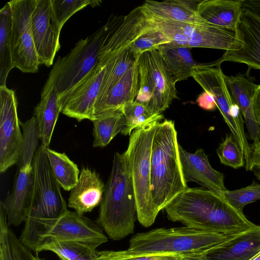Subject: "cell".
<instances>
[{
  "label": "cell",
  "mask_w": 260,
  "mask_h": 260,
  "mask_svg": "<svg viewBox=\"0 0 260 260\" xmlns=\"http://www.w3.org/2000/svg\"><path fill=\"white\" fill-rule=\"evenodd\" d=\"M32 168V194L25 225L19 239L27 248L36 253L42 232L40 220L59 217L68 210L60 185L51 171L45 147L41 144L36 152Z\"/></svg>",
  "instance_id": "277c9868"
},
{
  "label": "cell",
  "mask_w": 260,
  "mask_h": 260,
  "mask_svg": "<svg viewBox=\"0 0 260 260\" xmlns=\"http://www.w3.org/2000/svg\"><path fill=\"white\" fill-rule=\"evenodd\" d=\"M31 26L39 64L50 67L60 48V31L52 20L51 0H36Z\"/></svg>",
  "instance_id": "5bb4252c"
},
{
  "label": "cell",
  "mask_w": 260,
  "mask_h": 260,
  "mask_svg": "<svg viewBox=\"0 0 260 260\" xmlns=\"http://www.w3.org/2000/svg\"><path fill=\"white\" fill-rule=\"evenodd\" d=\"M260 252V225L230 236L213 248L208 260H250Z\"/></svg>",
  "instance_id": "ac0fdd59"
},
{
  "label": "cell",
  "mask_w": 260,
  "mask_h": 260,
  "mask_svg": "<svg viewBox=\"0 0 260 260\" xmlns=\"http://www.w3.org/2000/svg\"><path fill=\"white\" fill-rule=\"evenodd\" d=\"M50 251L59 257L69 260H96L98 251L91 247L77 242L51 241L43 243L35 254Z\"/></svg>",
  "instance_id": "d6a6232c"
},
{
  "label": "cell",
  "mask_w": 260,
  "mask_h": 260,
  "mask_svg": "<svg viewBox=\"0 0 260 260\" xmlns=\"http://www.w3.org/2000/svg\"><path fill=\"white\" fill-rule=\"evenodd\" d=\"M187 188L180 160L175 123L166 119L158 124L152 146L150 189L155 214L157 216Z\"/></svg>",
  "instance_id": "7a4b0ae2"
},
{
  "label": "cell",
  "mask_w": 260,
  "mask_h": 260,
  "mask_svg": "<svg viewBox=\"0 0 260 260\" xmlns=\"http://www.w3.org/2000/svg\"><path fill=\"white\" fill-rule=\"evenodd\" d=\"M9 3L12 15L11 41L15 68L23 73H37L40 64L31 26L36 0H13Z\"/></svg>",
  "instance_id": "8fae6325"
},
{
  "label": "cell",
  "mask_w": 260,
  "mask_h": 260,
  "mask_svg": "<svg viewBox=\"0 0 260 260\" xmlns=\"http://www.w3.org/2000/svg\"><path fill=\"white\" fill-rule=\"evenodd\" d=\"M242 42L235 33L210 24H197L188 47L227 50L242 48Z\"/></svg>",
  "instance_id": "d4e9b609"
},
{
  "label": "cell",
  "mask_w": 260,
  "mask_h": 260,
  "mask_svg": "<svg viewBox=\"0 0 260 260\" xmlns=\"http://www.w3.org/2000/svg\"><path fill=\"white\" fill-rule=\"evenodd\" d=\"M184 257L176 254L136 255L126 253L124 250L98 251L96 260H182Z\"/></svg>",
  "instance_id": "60d3db41"
},
{
  "label": "cell",
  "mask_w": 260,
  "mask_h": 260,
  "mask_svg": "<svg viewBox=\"0 0 260 260\" xmlns=\"http://www.w3.org/2000/svg\"><path fill=\"white\" fill-rule=\"evenodd\" d=\"M143 14L149 25L162 33L171 43L177 46L188 47L189 39L197 24L161 19Z\"/></svg>",
  "instance_id": "1f68e13d"
},
{
  "label": "cell",
  "mask_w": 260,
  "mask_h": 260,
  "mask_svg": "<svg viewBox=\"0 0 260 260\" xmlns=\"http://www.w3.org/2000/svg\"><path fill=\"white\" fill-rule=\"evenodd\" d=\"M39 223L42 232L39 246L51 241H72L96 249L108 241L97 222L76 211L68 210L59 217L42 219Z\"/></svg>",
  "instance_id": "30bf717a"
},
{
  "label": "cell",
  "mask_w": 260,
  "mask_h": 260,
  "mask_svg": "<svg viewBox=\"0 0 260 260\" xmlns=\"http://www.w3.org/2000/svg\"><path fill=\"white\" fill-rule=\"evenodd\" d=\"M106 186L94 170L83 168L78 181L71 190L68 206L83 215L101 204Z\"/></svg>",
  "instance_id": "ffe728a7"
},
{
  "label": "cell",
  "mask_w": 260,
  "mask_h": 260,
  "mask_svg": "<svg viewBox=\"0 0 260 260\" xmlns=\"http://www.w3.org/2000/svg\"><path fill=\"white\" fill-rule=\"evenodd\" d=\"M199 2L190 0L163 2L147 0L139 7L144 15L151 17L194 24H207L197 14V7Z\"/></svg>",
  "instance_id": "7402d4cb"
},
{
  "label": "cell",
  "mask_w": 260,
  "mask_h": 260,
  "mask_svg": "<svg viewBox=\"0 0 260 260\" xmlns=\"http://www.w3.org/2000/svg\"><path fill=\"white\" fill-rule=\"evenodd\" d=\"M179 153L183 175L186 181L196 182L203 187L222 196L228 190L223 173L213 169L202 148L194 153L185 150L179 144Z\"/></svg>",
  "instance_id": "2e32d148"
},
{
  "label": "cell",
  "mask_w": 260,
  "mask_h": 260,
  "mask_svg": "<svg viewBox=\"0 0 260 260\" xmlns=\"http://www.w3.org/2000/svg\"><path fill=\"white\" fill-rule=\"evenodd\" d=\"M168 218L185 226L230 236L255 224L218 193L204 187H188L164 209Z\"/></svg>",
  "instance_id": "6da1fadb"
},
{
  "label": "cell",
  "mask_w": 260,
  "mask_h": 260,
  "mask_svg": "<svg viewBox=\"0 0 260 260\" xmlns=\"http://www.w3.org/2000/svg\"><path fill=\"white\" fill-rule=\"evenodd\" d=\"M61 106L59 95L49 77L41 92V100L34 109L41 145L49 147Z\"/></svg>",
  "instance_id": "44dd1931"
},
{
  "label": "cell",
  "mask_w": 260,
  "mask_h": 260,
  "mask_svg": "<svg viewBox=\"0 0 260 260\" xmlns=\"http://www.w3.org/2000/svg\"><path fill=\"white\" fill-rule=\"evenodd\" d=\"M139 84L135 101L151 114H161L178 99L176 82L157 49L142 53L138 60Z\"/></svg>",
  "instance_id": "ba28073f"
},
{
  "label": "cell",
  "mask_w": 260,
  "mask_h": 260,
  "mask_svg": "<svg viewBox=\"0 0 260 260\" xmlns=\"http://www.w3.org/2000/svg\"><path fill=\"white\" fill-rule=\"evenodd\" d=\"M93 123V147L106 146L119 133L126 127L125 116L121 109L108 111L95 114Z\"/></svg>",
  "instance_id": "4316f807"
},
{
  "label": "cell",
  "mask_w": 260,
  "mask_h": 260,
  "mask_svg": "<svg viewBox=\"0 0 260 260\" xmlns=\"http://www.w3.org/2000/svg\"><path fill=\"white\" fill-rule=\"evenodd\" d=\"M30 260H45V259L40 257L38 256V254H33L32 253H31V255H30Z\"/></svg>",
  "instance_id": "7dc6e473"
},
{
  "label": "cell",
  "mask_w": 260,
  "mask_h": 260,
  "mask_svg": "<svg viewBox=\"0 0 260 260\" xmlns=\"http://www.w3.org/2000/svg\"><path fill=\"white\" fill-rule=\"evenodd\" d=\"M253 110L256 120L260 126V84L253 100Z\"/></svg>",
  "instance_id": "ee69618b"
},
{
  "label": "cell",
  "mask_w": 260,
  "mask_h": 260,
  "mask_svg": "<svg viewBox=\"0 0 260 260\" xmlns=\"http://www.w3.org/2000/svg\"><path fill=\"white\" fill-rule=\"evenodd\" d=\"M126 120V127L121 134L130 136L132 132L145 124L164 118L162 114H151L146 107L136 101L126 104L121 109Z\"/></svg>",
  "instance_id": "d590c367"
},
{
  "label": "cell",
  "mask_w": 260,
  "mask_h": 260,
  "mask_svg": "<svg viewBox=\"0 0 260 260\" xmlns=\"http://www.w3.org/2000/svg\"><path fill=\"white\" fill-rule=\"evenodd\" d=\"M229 237L186 226L157 228L134 235L128 248L124 251L136 255L176 254L195 257L205 255Z\"/></svg>",
  "instance_id": "5b68a950"
},
{
  "label": "cell",
  "mask_w": 260,
  "mask_h": 260,
  "mask_svg": "<svg viewBox=\"0 0 260 260\" xmlns=\"http://www.w3.org/2000/svg\"><path fill=\"white\" fill-rule=\"evenodd\" d=\"M220 64L218 60L199 63L193 67L191 77L205 91L213 96L216 107L247 160L251 156V149L245 134L243 115L227 87Z\"/></svg>",
  "instance_id": "9c48e42d"
},
{
  "label": "cell",
  "mask_w": 260,
  "mask_h": 260,
  "mask_svg": "<svg viewBox=\"0 0 260 260\" xmlns=\"http://www.w3.org/2000/svg\"><path fill=\"white\" fill-rule=\"evenodd\" d=\"M251 154L246 170L253 173L257 179L260 180V141L251 146Z\"/></svg>",
  "instance_id": "b9f144b4"
},
{
  "label": "cell",
  "mask_w": 260,
  "mask_h": 260,
  "mask_svg": "<svg viewBox=\"0 0 260 260\" xmlns=\"http://www.w3.org/2000/svg\"><path fill=\"white\" fill-rule=\"evenodd\" d=\"M22 140L17 165V169L31 167L38 141L40 140L36 118L32 116L25 122H21Z\"/></svg>",
  "instance_id": "e575fe53"
},
{
  "label": "cell",
  "mask_w": 260,
  "mask_h": 260,
  "mask_svg": "<svg viewBox=\"0 0 260 260\" xmlns=\"http://www.w3.org/2000/svg\"><path fill=\"white\" fill-rule=\"evenodd\" d=\"M242 0H203L197 7L199 16L209 24L235 32L240 22Z\"/></svg>",
  "instance_id": "603a6c76"
},
{
  "label": "cell",
  "mask_w": 260,
  "mask_h": 260,
  "mask_svg": "<svg viewBox=\"0 0 260 260\" xmlns=\"http://www.w3.org/2000/svg\"><path fill=\"white\" fill-rule=\"evenodd\" d=\"M170 42L171 41L166 36L147 23L145 30L134 41L129 49L138 60L144 52L157 49L160 45Z\"/></svg>",
  "instance_id": "74e56055"
},
{
  "label": "cell",
  "mask_w": 260,
  "mask_h": 260,
  "mask_svg": "<svg viewBox=\"0 0 260 260\" xmlns=\"http://www.w3.org/2000/svg\"><path fill=\"white\" fill-rule=\"evenodd\" d=\"M160 122H149L134 129L125 151L135 191L137 219L146 228L152 225L157 216L151 201L150 171L152 142Z\"/></svg>",
  "instance_id": "52a82bcc"
},
{
  "label": "cell",
  "mask_w": 260,
  "mask_h": 260,
  "mask_svg": "<svg viewBox=\"0 0 260 260\" xmlns=\"http://www.w3.org/2000/svg\"><path fill=\"white\" fill-rule=\"evenodd\" d=\"M136 218L135 194L127 156L125 152H116L96 222L110 239L120 240L134 232Z\"/></svg>",
  "instance_id": "3957f363"
},
{
  "label": "cell",
  "mask_w": 260,
  "mask_h": 260,
  "mask_svg": "<svg viewBox=\"0 0 260 260\" xmlns=\"http://www.w3.org/2000/svg\"><path fill=\"white\" fill-rule=\"evenodd\" d=\"M136 60L129 48L120 56L115 57L107 63L94 106L103 100L111 88L126 73Z\"/></svg>",
  "instance_id": "836d02e7"
},
{
  "label": "cell",
  "mask_w": 260,
  "mask_h": 260,
  "mask_svg": "<svg viewBox=\"0 0 260 260\" xmlns=\"http://www.w3.org/2000/svg\"><path fill=\"white\" fill-rule=\"evenodd\" d=\"M191 260H208L205 255H200V256H197L195 257H188Z\"/></svg>",
  "instance_id": "bcb514c9"
},
{
  "label": "cell",
  "mask_w": 260,
  "mask_h": 260,
  "mask_svg": "<svg viewBox=\"0 0 260 260\" xmlns=\"http://www.w3.org/2000/svg\"><path fill=\"white\" fill-rule=\"evenodd\" d=\"M8 223L6 210L0 202V260H30L31 251L20 241Z\"/></svg>",
  "instance_id": "f1b7e54d"
},
{
  "label": "cell",
  "mask_w": 260,
  "mask_h": 260,
  "mask_svg": "<svg viewBox=\"0 0 260 260\" xmlns=\"http://www.w3.org/2000/svg\"><path fill=\"white\" fill-rule=\"evenodd\" d=\"M250 260H260V252Z\"/></svg>",
  "instance_id": "c3c4849f"
},
{
  "label": "cell",
  "mask_w": 260,
  "mask_h": 260,
  "mask_svg": "<svg viewBox=\"0 0 260 260\" xmlns=\"http://www.w3.org/2000/svg\"><path fill=\"white\" fill-rule=\"evenodd\" d=\"M12 15L8 2L0 10V87L6 86L10 71L15 68L12 51Z\"/></svg>",
  "instance_id": "83f0119b"
},
{
  "label": "cell",
  "mask_w": 260,
  "mask_h": 260,
  "mask_svg": "<svg viewBox=\"0 0 260 260\" xmlns=\"http://www.w3.org/2000/svg\"><path fill=\"white\" fill-rule=\"evenodd\" d=\"M52 174L59 185L65 190H71L77 184L80 171L77 165L64 153L45 147Z\"/></svg>",
  "instance_id": "f546056e"
},
{
  "label": "cell",
  "mask_w": 260,
  "mask_h": 260,
  "mask_svg": "<svg viewBox=\"0 0 260 260\" xmlns=\"http://www.w3.org/2000/svg\"><path fill=\"white\" fill-rule=\"evenodd\" d=\"M235 35L242 42V48L225 51L218 60L247 64L249 69L260 70V15L242 7V14Z\"/></svg>",
  "instance_id": "9a60e30c"
},
{
  "label": "cell",
  "mask_w": 260,
  "mask_h": 260,
  "mask_svg": "<svg viewBox=\"0 0 260 260\" xmlns=\"http://www.w3.org/2000/svg\"><path fill=\"white\" fill-rule=\"evenodd\" d=\"M107 64L98 62L75 86L59 96L62 114L78 121L94 118V107Z\"/></svg>",
  "instance_id": "4fadbf2b"
},
{
  "label": "cell",
  "mask_w": 260,
  "mask_h": 260,
  "mask_svg": "<svg viewBox=\"0 0 260 260\" xmlns=\"http://www.w3.org/2000/svg\"><path fill=\"white\" fill-rule=\"evenodd\" d=\"M147 27L140 7L133 10L122 19L103 47L98 62L108 63L128 49Z\"/></svg>",
  "instance_id": "e0dca14e"
},
{
  "label": "cell",
  "mask_w": 260,
  "mask_h": 260,
  "mask_svg": "<svg viewBox=\"0 0 260 260\" xmlns=\"http://www.w3.org/2000/svg\"><path fill=\"white\" fill-rule=\"evenodd\" d=\"M122 20L121 17H111L105 25L80 40L65 56L58 57L49 77L52 79L59 96L95 67L103 47Z\"/></svg>",
  "instance_id": "8992f818"
},
{
  "label": "cell",
  "mask_w": 260,
  "mask_h": 260,
  "mask_svg": "<svg viewBox=\"0 0 260 260\" xmlns=\"http://www.w3.org/2000/svg\"><path fill=\"white\" fill-rule=\"evenodd\" d=\"M14 91L0 87V172L16 165L20 154L22 133Z\"/></svg>",
  "instance_id": "7c38bea8"
},
{
  "label": "cell",
  "mask_w": 260,
  "mask_h": 260,
  "mask_svg": "<svg viewBox=\"0 0 260 260\" xmlns=\"http://www.w3.org/2000/svg\"><path fill=\"white\" fill-rule=\"evenodd\" d=\"M138 59L111 88L103 100L94 106L95 115L121 109L126 104L135 101L139 84Z\"/></svg>",
  "instance_id": "cb8c5ba5"
},
{
  "label": "cell",
  "mask_w": 260,
  "mask_h": 260,
  "mask_svg": "<svg viewBox=\"0 0 260 260\" xmlns=\"http://www.w3.org/2000/svg\"><path fill=\"white\" fill-rule=\"evenodd\" d=\"M221 164L238 169L245 165L243 153L233 135L227 134L216 149Z\"/></svg>",
  "instance_id": "f35d334b"
},
{
  "label": "cell",
  "mask_w": 260,
  "mask_h": 260,
  "mask_svg": "<svg viewBox=\"0 0 260 260\" xmlns=\"http://www.w3.org/2000/svg\"><path fill=\"white\" fill-rule=\"evenodd\" d=\"M242 7L248 9L260 15V0H244Z\"/></svg>",
  "instance_id": "f6af8a7d"
},
{
  "label": "cell",
  "mask_w": 260,
  "mask_h": 260,
  "mask_svg": "<svg viewBox=\"0 0 260 260\" xmlns=\"http://www.w3.org/2000/svg\"><path fill=\"white\" fill-rule=\"evenodd\" d=\"M222 196L232 206L243 213V210L247 204L260 200V183L253 181L245 187L228 190L223 193Z\"/></svg>",
  "instance_id": "ab89813d"
},
{
  "label": "cell",
  "mask_w": 260,
  "mask_h": 260,
  "mask_svg": "<svg viewBox=\"0 0 260 260\" xmlns=\"http://www.w3.org/2000/svg\"><path fill=\"white\" fill-rule=\"evenodd\" d=\"M34 183L32 166L17 170L12 190L3 202L9 225L17 226L25 221L31 202Z\"/></svg>",
  "instance_id": "d6986e66"
},
{
  "label": "cell",
  "mask_w": 260,
  "mask_h": 260,
  "mask_svg": "<svg viewBox=\"0 0 260 260\" xmlns=\"http://www.w3.org/2000/svg\"><path fill=\"white\" fill-rule=\"evenodd\" d=\"M101 3L99 0H51L53 22L60 31L64 24L75 13L88 5L95 7Z\"/></svg>",
  "instance_id": "8d00e7d4"
},
{
  "label": "cell",
  "mask_w": 260,
  "mask_h": 260,
  "mask_svg": "<svg viewBox=\"0 0 260 260\" xmlns=\"http://www.w3.org/2000/svg\"><path fill=\"white\" fill-rule=\"evenodd\" d=\"M197 103L201 108L206 110H213L216 107L213 96L205 91L199 95Z\"/></svg>",
  "instance_id": "7bdbcfd3"
},
{
  "label": "cell",
  "mask_w": 260,
  "mask_h": 260,
  "mask_svg": "<svg viewBox=\"0 0 260 260\" xmlns=\"http://www.w3.org/2000/svg\"><path fill=\"white\" fill-rule=\"evenodd\" d=\"M191 48L170 42L160 45L157 49L176 83L191 77L193 67L199 64L192 57Z\"/></svg>",
  "instance_id": "484cf974"
},
{
  "label": "cell",
  "mask_w": 260,
  "mask_h": 260,
  "mask_svg": "<svg viewBox=\"0 0 260 260\" xmlns=\"http://www.w3.org/2000/svg\"><path fill=\"white\" fill-rule=\"evenodd\" d=\"M227 87L234 100L239 107L243 116L253 108V100L258 88L253 81L244 75H224Z\"/></svg>",
  "instance_id": "4dcf8cb0"
}]
</instances>
